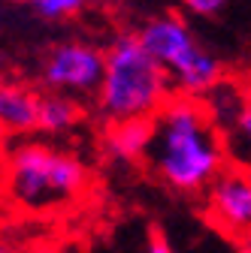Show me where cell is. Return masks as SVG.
I'll return each mask as SVG.
<instances>
[{
    "label": "cell",
    "instance_id": "cell-11",
    "mask_svg": "<svg viewBox=\"0 0 251 253\" xmlns=\"http://www.w3.org/2000/svg\"><path fill=\"white\" fill-rule=\"evenodd\" d=\"M224 145H227V157L233 166L251 169V93H248V103H245L239 121L224 133Z\"/></svg>",
    "mask_w": 251,
    "mask_h": 253
},
{
    "label": "cell",
    "instance_id": "cell-2",
    "mask_svg": "<svg viewBox=\"0 0 251 253\" xmlns=\"http://www.w3.org/2000/svg\"><path fill=\"white\" fill-rule=\"evenodd\" d=\"M0 184L12 205L30 214L64 211L85 196L91 169L52 139H18L0 157Z\"/></svg>",
    "mask_w": 251,
    "mask_h": 253
},
{
    "label": "cell",
    "instance_id": "cell-16",
    "mask_svg": "<svg viewBox=\"0 0 251 253\" xmlns=\"http://www.w3.org/2000/svg\"><path fill=\"white\" fill-rule=\"evenodd\" d=\"M239 253H251V232L239 238Z\"/></svg>",
    "mask_w": 251,
    "mask_h": 253
},
{
    "label": "cell",
    "instance_id": "cell-1",
    "mask_svg": "<svg viewBox=\"0 0 251 253\" xmlns=\"http://www.w3.org/2000/svg\"><path fill=\"white\" fill-rule=\"evenodd\" d=\"M230 163L224 136L215 130L200 100L173 97L154 115V136L145 166L164 187L200 196Z\"/></svg>",
    "mask_w": 251,
    "mask_h": 253
},
{
    "label": "cell",
    "instance_id": "cell-8",
    "mask_svg": "<svg viewBox=\"0 0 251 253\" xmlns=\"http://www.w3.org/2000/svg\"><path fill=\"white\" fill-rule=\"evenodd\" d=\"M154 136V118H136V121H118L109 124L103 133V151L115 163H145L148 148Z\"/></svg>",
    "mask_w": 251,
    "mask_h": 253
},
{
    "label": "cell",
    "instance_id": "cell-12",
    "mask_svg": "<svg viewBox=\"0 0 251 253\" xmlns=\"http://www.w3.org/2000/svg\"><path fill=\"white\" fill-rule=\"evenodd\" d=\"M24 3L43 21H64V18L79 15L88 6V0H24Z\"/></svg>",
    "mask_w": 251,
    "mask_h": 253
},
{
    "label": "cell",
    "instance_id": "cell-13",
    "mask_svg": "<svg viewBox=\"0 0 251 253\" xmlns=\"http://www.w3.org/2000/svg\"><path fill=\"white\" fill-rule=\"evenodd\" d=\"M182 9L188 15H194V18H215L218 12H224L230 0H179Z\"/></svg>",
    "mask_w": 251,
    "mask_h": 253
},
{
    "label": "cell",
    "instance_id": "cell-15",
    "mask_svg": "<svg viewBox=\"0 0 251 253\" xmlns=\"http://www.w3.org/2000/svg\"><path fill=\"white\" fill-rule=\"evenodd\" d=\"M0 253H24L21 247H15V244H9L3 235H0Z\"/></svg>",
    "mask_w": 251,
    "mask_h": 253
},
{
    "label": "cell",
    "instance_id": "cell-3",
    "mask_svg": "<svg viewBox=\"0 0 251 253\" xmlns=\"http://www.w3.org/2000/svg\"><path fill=\"white\" fill-rule=\"evenodd\" d=\"M106 67L100 87L94 93V112L109 126L118 121L154 118L173 97L167 70L148 54L136 30H121L106 45Z\"/></svg>",
    "mask_w": 251,
    "mask_h": 253
},
{
    "label": "cell",
    "instance_id": "cell-10",
    "mask_svg": "<svg viewBox=\"0 0 251 253\" xmlns=\"http://www.w3.org/2000/svg\"><path fill=\"white\" fill-rule=\"evenodd\" d=\"M82 121H85V109H82V103L76 97L43 90V97H40V130H37V136H46V139L70 136L73 130H79Z\"/></svg>",
    "mask_w": 251,
    "mask_h": 253
},
{
    "label": "cell",
    "instance_id": "cell-6",
    "mask_svg": "<svg viewBox=\"0 0 251 253\" xmlns=\"http://www.w3.org/2000/svg\"><path fill=\"white\" fill-rule=\"evenodd\" d=\"M206 220L227 238H242L251 232V169L227 163L209 190L203 193Z\"/></svg>",
    "mask_w": 251,
    "mask_h": 253
},
{
    "label": "cell",
    "instance_id": "cell-4",
    "mask_svg": "<svg viewBox=\"0 0 251 253\" xmlns=\"http://www.w3.org/2000/svg\"><path fill=\"white\" fill-rule=\"evenodd\" d=\"M148 54L167 70L176 97L203 100L206 93L227 79L224 60L218 57L179 12H161L142 21L136 30Z\"/></svg>",
    "mask_w": 251,
    "mask_h": 253
},
{
    "label": "cell",
    "instance_id": "cell-5",
    "mask_svg": "<svg viewBox=\"0 0 251 253\" xmlns=\"http://www.w3.org/2000/svg\"><path fill=\"white\" fill-rule=\"evenodd\" d=\"M106 48L91 40L55 42L40 60V84L49 93L67 97H94L103 79Z\"/></svg>",
    "mask_w": 251,
    "mask_h": 253
},
{
    "label": "cell",
    "instance_id": "cell-14",
    "mask_svg": "<svg viewBox=\"0 0 251 253\" xmlns=\"http://www.w3.org/2000/svg\"><path fill=\"white\" fill-rule=\"evenodd\" d=\"M145 253H176V247H173V241L164 235V232H148V241H145Z\"/></svg>",
    "mask_w": 251,
    "mask_h": 253
},
{
    "label": "cell",
    "instance_id": "cell-7",
    "mask_svg": "<svg viewBox=\"0 0 251 253\" xmlns=\"http://www.w3.org/2000/svg\"><path fill=\"white\" fill-rule=\"evenodd\" d=\"M40 97L43 90L24 82L0 79V136L30 139L40 130Z\"/></svg>",
    "mask_w": 251,
    "mask_h": 253
},
{
    "label": "cell",
    "instance_id": "cell-9",
    "mask_svg": "<svg viewBox=\"0 0 251 253\" xmlns=\"http://www.w3.org/2000/svg\"><path fill=\"white\" fill-rule=\"evenodd\" d=\"M248 93H251V82L227 76L221 84H215L206 97L200 100L203 109H206V115H209V121L215 124V130L221 133V136L239 121V115H242V109L248 103Z\"/></svg>",
    "mask_w": 251,
    "mask_h": 253
}]
</instances>
